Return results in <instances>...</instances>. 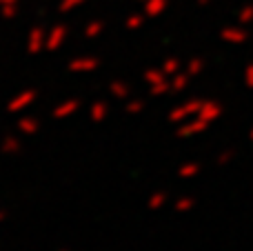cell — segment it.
<instances>
[{"label": "cell", "instance_id": "6da1fadb", "mask_svg": "<svg viewBox=\"0 0 253 251\" xmlns=\"http://www.w3.org/2000/svg\"><path fill=\"white\" fill-rule=\"evenodd\" d=\"M200 107H202L200 100H189V102H184V105H178L169 111V120L171 123H182V120H187L189 116L198 114Z\"/></svg>", "mask_w": 253, "mask_h": 251}, {"label": "cell", "instance_id": "7a4b0ae2", "mask_svg": "<svg viewBox=\"0 0 253 251\" xmlns=\"http://www.w3.org/2000/svg\"><path fill=\"white\" fill-rule=\"evenodd\" d=\"M36 91H22L18 93V96H13L11 100L7 102V114H20V111H25L27 107H31L36 102Z\"/></svg>", "mask_w": 253, "mask_h": 251}, {"label": "cell", "instance_id": "3957f363", "mask_svg": "<svg viewBox=\"0 0 253 251\" xmlns=\"http://www.w3.org/2000/svg\"><path fill=\"white\" fill-rule=\"evenodd\" d=\"M78 109H80V100L78 98H69V100L56 105V109H53V118H58V120L71 118L74 114H78Z\"/></svg>", "mask_w": 253, "mask_h": 251}, {"label": "cell", "instance_id": "277c9868", "mask_svg": "<svg viewBox=\"0 0 253 251\" xmlns=\"http://www.w3.org/2000/svg\"><path fill=\"white\" fill-rule=\"evenodd\" d=\"M16 129L20 133H25V136H34V133H38L40 125H38V120L31 118V116H22V118L16 123Z\"/></svg>", "mask_w": 253, "mask_h": 251}, {"label": "cell", "instance_id": "5b68a950", "mask_svg": "<svg viewBox=\"0 0 253 251\" xmlns=\"http://www.w3.org/2000/svg\"><path fill=\"white\" fill-rule=\"evenodd\" d=\"M107 114H109V105H107L105 100H96L89 107V118H91L93 123H102V120L107 118Z\"/></svg>", "mask_w": 253, "mask_h": 251}, {"label": "cell", "instance_id": "8992f818", "mask_svg": "<svg viewBox=\"0 0 253 251\" xmlns=\"http://www.w3.org/2000/svg\"><path fill=\"white\" fill-rule=\"evenodd\" d=\"M205 127H207V120L198 118V120H191V123L182 125V127H180V131H175V133H178L180 138H187V136H193V133H200Z\"/></svg>", "mask_w": 253, "mask_h": 251}, {"label": "cell", "instance_id": "52a82bcc", "mask_svg": "<svg viewBox=\"0 0 253 251\" xmlns=\"http://www.w3.org/2000/svg\"><path fill=\"white\" fill-rule=\"evenodd\" d=\"M0 151H2V154H18V151H20V140H18L13 133H7V136H2V140H0Z\"/></svg>", "mask_w": 253, "mask_h": 251}, {"label": "cell", "instance_id": "ba28073f", "mask_svg": "<svg viewBox=\"0 0 253 251\" xmlns=\"http://www.w3.org/2000/svg\"><path fill=\"white\" fill-rule=\"evenodd\" d=\"M169 200V196L165 194V191H156V194H151L149 196V200H147V207L151 209V211H156V209H162L165 207V203Z\"/></svg>", "mask_w": 253, "mask_h": 251}, {"label": "cell", "instance_id": "9c48e42d", "mask_svg": "<svg viewBox=\"0 0 253 251\" xmlns=\"http://www.w3.org/2000/svg\"><path fill=\"white\" fill-rule=\"evenodd\" d=\"M169 91H171V83H169V80H160V83H153L151 84V89H149V96L162 98V96H167Z\"/></svg>", "mask_w": 253, "mask_h": 251}, {"label": "cell", "instance_id": "30bf717a", "mask_svg": "<svg viewBox=\"0 0 253 251\" xmlns=\"http://www.w3.org/2000/svg\"><path fill=\"white\" fill-rule=\"evenodd\" d=\"M96 67H98V60H93V58H80V60L71 62V71H91Z\"/></svg>", "mask_w": 253, "mask_h": 251}, {"label": "cell", "instance_id": "8fae6325", "mask_svg": "<svg viewBox=\"0 0 253 251\" xmlns=\"http://www.w3.org/2000/svg\"><path fill=\"white\" fill-rule=\"evenodd\" d=\"M109 91H111V96L118 98V100H126V98H129V87L123 83H111Z\"/></svg>", "mask_w": 253, "mask_h": 251}, {"label": "cell", "instance_id": "7c38bea8", "mask_svg": "<svg viewBox=\"0 0 253 251\" xmlns=\"http://www.w3.org/2000/svg\"><path fill=\"white\" fill-rule=\"evenodd\" d=\"M213 116H218V107L215 105H205V102H202L200 111H198V118L209 120V118H213Z\"/></svg>", "mask_w": 253, "mask_h": 251}, {"label": "cell", "instance_id": "4fadbf2b", "mask_svg": "<svg viewBox=\"0 0 253 251\" xmlns=\"http://www.w3.org/2000/svg\"><path fill=\"white\" fill-rule=\"evenodd\" d=\"M196 173H198V165H196V163L182 165V167L178 169V176H180V178H193Z\"/></svg>", "mask_w": 253, "mask_h": 251}, {"label": "cell", "instance_id": "5bb4252c", "mask_svg": "<svg viewBox=\"0 0 253 251\" xmlns=\"http://www.w3.org/2000/svg\"><path fill=\"white\" fill-rule=\"evenodd\" d=\"M142 109H144V102L138 100V98H135V100H126V105H125L126 114H140Z\"/></svg>", "mask_w": 253, "mask_h": 251}, {"label": "cell", "instance_id": "9a60e30c", "mask_svg": "<svg viewBox=\"0 0 253 251\" xmlns=\"http://www.w3.org/2000/svg\"><path fill=\"white\" fill-rule=\"evenodd\" d=\"M191 207H193V198H180V200H175L173 203V209L175 211H180V213L189 211Z\"/></svg>", "mask_w": 253, "mask_h": 251}, {"label": "cell", "instance_id": "2e32d148", "mask_svg": "<svg viewBox=\"0 0 253 251\" xmlns=\"http://www.w3.org/2000/svg\"><path fill=\"white\" fill-rule=\"evenodd\" d=\"M184 87H187V76H175L171 80V91H182Z\"/></svg>", "mask_w": 253, "mask_h": 251}, {"label": "cell", "instance_id": "e0dca14e", "mask_svg": "<svg viewBox=\"0 0 253 251\" xmlns=\"http://www.w3.org/2000/svg\"><path fill=\"white\" fill-rule=\"evenodd\" d=\"M144 80H147L149 84H153V83H160V80H167V78H165V74H160V71H147V74H144Z\"/></svg>", "mask_w": 253, "mask_h": 251}, {"label": "cell", "instance_id": "ac0fdd59", "mask_svg": "<svg viewBox=\"0 0 253 251\" xmlns=\"http://www.w3.org/2000/svg\"><path fill=\"white\" fill-rule=\"evenodd\" d=\"M175 69H178V62H175V60H167V65H165V74H173V71Z\"/></svg>", "mask_w": 253, "mask_h": 251}, {"label": "cell", "instance_id": "d6986e66", "mask_svg": "<svg viewBox=\"0 0 253 251\" xmlns=\"http://www.w3.org/2000/svg\"><path fill=\"white\" fill-rule=\"evenodd\" d=\"M198 69H200V65H198V62H193V65L191 67H189V71H191V74H196V71Z\"/></svg>", "mask_w": 253, "mask_h": 251}, {"label": "cell", "instance_id": "ffe728a7", "mask_svg": "<svg viewBox=\"0 0 253 251\" xmlns=\"http://www.w3.org/2000/svg\"><path fill=\"white\" fill-rule=\"evenodd\" d=\"M58 40H60V34H56V36H53V42H51V47H56V44H58Z\"/></svg>", "mask_w": 253, "mask_h": 251}, {"label": "cell", "instance_id": "44dd1931", "mask_svg": "<svg viewBox=\"0 0 253 251\" xmlns=\"http://www.w3.org/2000/svg\"><path fill=\"white\" fill-rule=\"evenodd\" d=\"M4 218H7V211H0V222H2Z\"/></svg>", "mask_w": 253, "mask_h": 251}, {"label": "cell", "instance_id": "7402d4cb", "mask_svg": "<svg viewBox=\"0 0 253 251\" xmlns=\"http://www.w3.org/2000/svg\"><path fill=\"white\" fill-rule=\"evenodd\" d=\"M58 251H69V249H65V247H60V249H58Z\"/></svg>", "mask_w": 253, "mask_h": 251}]
</instances>
